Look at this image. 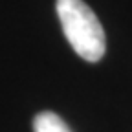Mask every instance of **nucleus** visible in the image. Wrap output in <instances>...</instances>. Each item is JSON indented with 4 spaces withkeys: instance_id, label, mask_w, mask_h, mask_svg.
Instances as JSON below:
<instances>
[{
    "instance_id": "1",
    "label": "nucleus",
    "mask_w": 132,
    "mask_h": 132,
    "mask_svg": "<svg viewBox=\"0 0 132 132\" xmlns=\"http://www.w3.org/2000/svg\"><path fill=\"white\" fill-rule=\"evenodd\" d=\"M57 15L66 40L81 59L97 62L105 55V29L82 0H57Z\"/></svg>"
},
{
    "instance_id": "2",
    "label": "nucleus",
    "mask_w": 132,
    "mask_h": 132,
    "mask_svg": "<svg viewBox=\"0 0 132 132\" xmlns=\"http://www.w3.org/2000/svg\"><path fill=\"white\" fill-rule=\"evenodd\" d=\"M33 132H72L55 112H39L33 118Z\"/></svg>"
}]
</instances>
